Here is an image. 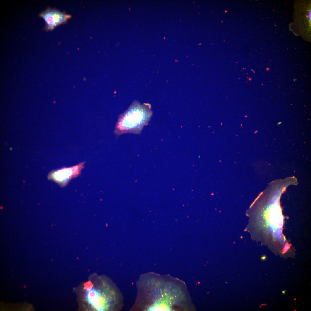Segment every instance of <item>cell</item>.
<instances>
[{
	"label": "cell",
	"mask_w": 311,
	"mask_h": 311,
	"mask_svg": "<svg viewBox=\"0 0 311 311\" xmlns=\"http://www.w3.org/2000/svg\"><path fill=\"white\" fill-rule=\"evenodd\" d=\"M261 259L263 260H265V257H262Z\"/></svg>",
	"instance_id": "52a82bcc"
},
{
	"label": "cell",
	"mask_w": 311,
	"mask_h": 311,
	"mask_svg": "<svg viewBox=\"0 0 311 311\" xmlns=\"http://www.w3.org/2000/svg\"><path fill=\"white\" fill-rule=\"evenodd\" d=\"M151 106L135 103L120 117L115 128L117 135L127 133H140L152 115Z\"/></svg>",
	"instance_id": "7a4b0ae2"
},
{
	"label": "cell",
	"mask_w": 311,
	"mask_h": 311,
	"mask_svg": "<svg viewBox=\"0 0 311 311\" xmlns=\"http://www.w3.org/2000/svg\"><path fill=\"white\" fill-rule=\"evenodd\" d=\"M40 16L43 18L46 23V29L52 30L58 25L63 23L70 17L58 10L49 9L42 12Z\"/></svg>",
	"instance_id": "277c9868"
},
{
	"label": "cell",
	"mask_w": 311,
	"mask_h": 311,
	"mask_svg": "<svg viewBox=\"0 0 311 311\" xmlns=\"http://www.w3.org/2000/svg\"><path fill=\"white\" fill-rule=\"evenodd\" d=\"M77 291L80 307L83 310H115L122 307L121 294L115 285L105 276L91 275Z\"/></svg>",
	"instance_id": "6da1fadb"
},
{
	"label": "cell",
	"mask_w": 311,
	"mask_h": 311,
	"mask_svg": "<svg viewBox=\"0 0 311 311\" xmlns=\"http://www.w3.org/2000/svg\"><path fill=\"white\" fill-rule=\"evenodd\" d=\"M85 162L68 168H63L51 173L50 178L62 186H64L73 179L78 176L84 167Z\"/></svg>",
	"instance_id": "3957f363"
},
{
	"label": "cell",
	"mask_w": 311,
	"mask_h": 311,
	"mask_svg": "<svg viewBox=\"0 0 311 311\" xmlns=\"http://www.w3.org/2000/svg\"><path fill=\"white\" fill-rule=\"evenodd\" d=\"M311 10H310V12H309V19H310V20H311Z\"/></svg>",
	"instance_id": "5b68a950"
},
{
	"label": "cell",
	"mask_w": 311,
	"mask_h": 311,
	"mask_svg": "<svg viewBox=\"0 0 311 311\" xmlns=\"http://www.w3.org/2000/svg\"><path fill=\"white\" fill-rule=\"evenodd\" d=\"M286 291L285 290H283V291H282V293L283 294H285V293Z\"/></svg>",
	"instance_id": "8992f818"
}]
</instances>
